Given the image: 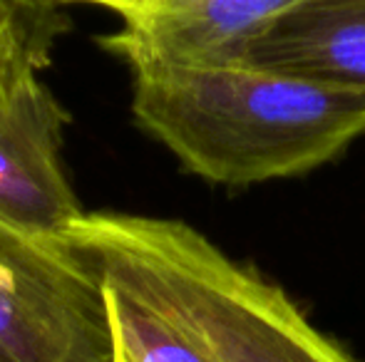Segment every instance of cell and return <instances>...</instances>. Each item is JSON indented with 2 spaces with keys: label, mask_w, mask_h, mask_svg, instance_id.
<instances>
[{
  "label": "cell",
  "mask_w": 365,
  "mask_h": 362,
  "mask_svg": "<svg viewBox=\"0 0 365 362\" xmlns=\"http://www.w3.org/2000/svg\"><path fill=\"white\" fill-rule=\"evenodd\" d=\"M0 362H115L105 283L73 241L0 216Z\"/></svg>",
  "instance_id": "obj_3"
},
{
  "label": "cell",
  "mask_w": 365,
  "mask_h": 362,
  "mask_svg": "<svg viewBox=\"0 0 365 362\" xmlns=\"http://www.w3.org/2000/svg\"><path fill=\"white\" fill-rule=\"evenodd\" d=\"M70 241L107 283L162 310L212 362H356L279 288L184 221L85 213Z\"/></svg>",
  "instance_id": "obj_2"
},
{
  "label": "cell",
  "mask_w": 365,
  "mask_h": 362,
  "mask_svg": "<svg viewBox=\"0 0 365 362\" xmlns=\"http://www.w3.org/2000/svg\"><path fill=\"white\" fill-rule=\"evenodd\" d=\"M135 119L184 169L251 186L333 161L365 134V90L254 63L135 73Z\"/></svg>",
  "instance_id": "obj_1"
},
{
  "label": "cell",
  "mask_w": 365,
  "mask_h": 362,
  "mask_svg": "<svg viewBox=\"0 0 365 362\" xmlns=\"http://www.w3.org/2000/svg\"><path fill=\"white\" fill-rule=\"evenodd\" d=\"M115 362H127V360L122 358V355H120V353H117V350H115Z\"/></svg>",
  "instance_id": "obj_10"
},
{
  "label": "cell",
  "mask_w": 365,
  "mask_h": 362,
  "mask_svg": "<svg viewBox=\"0 0 365 362\" xmlns=\"http://www.w3.org/2000/svg\"><path fill=\"white\" fill-rule=\"evenodd\" d=\"M60 3H87V5H100L112 13H117L122 20H132L147 10L149 0H60Z\"/></svg>",
  "instance_id": "obj_9"
},
{
  "label": "cell",
  "mask_w": 365,
  "mask_h": 362,
  "mask_svg": "<svg viewBox=\"0 0 365 362\" xmlns=\"http://www.w3.org/2000/svg\"><path fill=\"white\" fill-rule=\"evenodd\" d=\"M246 63L365 90V0H306L281 15Z\"/></svg>",
  "instance_id": "obj_6"
},
{
  "label": "cell",
  "mask_w": 365,
  "mask_h": 362,
  "mask_svg": "<svg viewBox=\"0 0 365 362\" xmlns=\"http://www.w3.org/2000/svg\"><path fill=\"white\" fill-rule=\"evenodd\" d=\"M70 115L40 78L0 115V216L38 236L70 241L85 216L63 166Z\"/></svg>",
  "instance_id": "obj_5"
},
{
  "label": "cell",
  "mask_w": 365,
  "mask_h": 362,
  "mask_svg": "<svg viewBox=\"0 0 365 362\" xmlns=\"http://www.w3.org/2000/svg\"><path fill=\"white\" fill-rule=\"evenodd\" d=\"M306 0H149L147 10L100 38L135 73L246 63L254 43Z\"/></svg>",
  "instance_id": "obj_4"
},
{
  "label": "cell",
  "mask_w": 365,
  "mask_h": 362,
  "mask_svg": "<svg viewBox=\"0 0 365 362\" xmlns=\"http://www.w3.org/2000/svg\"><path fill=\"white\" fill-rule=\"evenodd\" d=\"M73 20L60 0H0V115L50 63Z\"/></svg>",
  "instance_id": "obj_7"
},
{
  "label": "cell",
  "mask_w": 365,
  "mask_h": 362,
  "mask_svg": "<svg viewBox=\"0 0 365 362\" xmlns=\"http://www.w3.org/2000/svg\"><path fill=\"white\" fill-rule=\"evenodd\" d=\"M105 283L115 350L127 362H212L162 310L120 283Z\"/></svg>",
  "instance_id": "obj_8"
}]
</instances>
